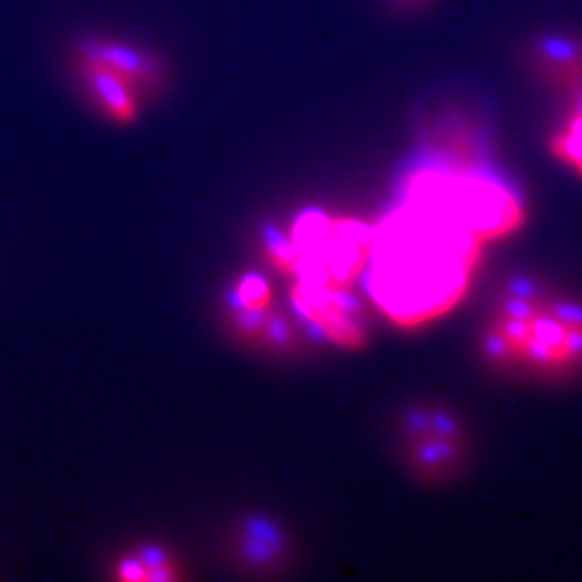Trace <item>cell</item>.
Here are the masks:
<instances>
[{
	"label": "cell",
	"mask_w": 582,
	"mask_h": 582,
	"mask_svg": "<svg viewBox=\"0 0 582 582\" xmlns=\"http://www.w3.org/2000/svg\"><path fill=\"white\" fill-rule=\"evenodd\" d=\"M115 576L119 580H126V582H147V570H145L143 561L138 559L136 554H132V557L121 559L115 565Z\"/></svg>",
	"instance_id": "13"
},
{
	"label": "cell",
	"mask_w": 582,
	"mask_h": 582,
	"mask_svg": "<svg viewBox=\"0 0 582 582\" xmlns=\"http://www.w3.org/2000/svg\"><path fill=\"white\" fill-rule=\"evenodd\" d=\"M266 257L270 259L272 266L289 276H296L298 272V255L296 248L291 244L289 235L270 233L266 238Z\"/></svg>",
	"instance_id": "12"
},
{
	"label": "cell",
	"mask_w": 582,
	"mask_h": 582,
	"mask_svg": "<svg viewBox=\"0 0 582 582\" xmlns=\"http://www.w3.org/2000/svg\"><path fill=\"white\" fill-rule=\"evenodd\" d=\"M348 287H328L296 279L291 285V304L317 332L345 350H360L367 343L365 328L360 326V309L345 291Z\"/></svg>",
	"instance_id": "5"
},
{
	"label": "cell",
	"mask_w": 582,
	"mask_h": 582,
	"mask_svg": "<svg viewBox=\"0 0 582 582\" xmlns=\"http://www.w3.org/2000/svg\"><path fill=\"white\" fill-rule=\"evenodd\" d=\"M483 354L496 365L570 371L582 363V307L535 283L514 281L490 315Z\"/></svg>",
	"instance_id": "2"
},
{
	"label": "cell",
	"mask_w": 582,
	"mask_h": 582,
	"mask_svg": "<svg viewBox=\"0 0 582 582\" xmlns=\"http://www.w3.org/2000/svg\"><path fill=\"white\" fill-rule=\"evenodd\" d=\"M76 57L89 59L108 67L121 80H126L143 100L160 95L166 85L164 63L154 52L108 37H85L76 48Z\"/></svg>",
	"instance_id": "7"
},
{
	"label": "cell",
	"mask_w": 582,
	"mask_h": 582,
	"mask_svg": "<svg viewBox=\"0 0 582 582\" xmlns=\"http://www.w3.org/2000/svg\"><path fill=\"white\" fill-rule=\"evenodd\" d=\"M408 453L419 477L447 479L464 460V434L447 412L414 410L406 421Z\"/></svg>",
	"instance_id": "6"
},
{
	"label": "cell",
	"mask_w": 582,
	"mask_h": 582,
	"mask_svg": "<svg viewBox=\"0 0 582 582\" xmlns=\"http://www.w3.org/2000/svg\"><path fill=\"white\" fill-rule=\"evenodd\" d=\"M76 74L87 93L93 97V102L100 106L110 121L119 123V126H130L138 119L141 97L115 72L95 61L76 57Z\"/></svg>",
	"instance_id": "8"
},
{
	"label": "cell",
	"mask_w": 582,
	"mask_h": 582,
	"mask_svg": "<svg viewBox=\"0 0 582 582\" xmlns=\"http://www.w3.org/2000/svg\"><path fill=\"white\" fill-rule=\"evenodd\" d=\"M289 240L298 255L296 279L348 287L367 268L373 227L356 218L304 212L291 227Z\"/></svg>",
	"instance_id": "4"
},
{
	"label": "cell",
	"mask_w": 582,
	"mask_h": 582,
	"mask_svg": "<svg viewBox=\"0 0 582 582\" xmlns=\"http://www.w3.org/2000/svg\"><path fill=\"white\" fill-rule=\"evenodd\" d=\"M404 190L447 207L481 242L503 238L524 223L516 194L485 173L423 166L408 175Z\"/></svg>",
	"instance_id": "3"
},
{
	"label": "cell",
	"mask_w": 582,
	"mask_h": 582,
	"mask_svg": "<svg viewBox=\"0 0 582 582\" xmlns=\"http://www.w3.org/2000/svg\"><path fill=\"white\" fill-rule=\"evenodd\" d=\"M552 151L554 156L576 166L582 173V87L578 89V102L570 121H567L565 128L552 138Z\"/></svg>",
	"instance_id": "9"
},
{
	"label": "cell",
	"mask_w": 582,
	"mask_h": 582,
	"mask_svg": "<svg viewBox=\"0 0 582 582\" xmlns=\"http://www.w3.org/2000/svg\"><path fill=\"white\" fill-rule=\"evenodd\" d=\"M136 557L143 561L147 570V582H171L179 580L182 574L177 572V563L173 554L160 544H145L136 550Z\"/></svg>",
	"instance_id": "11"
},
{
	"label": "cell",
	"mask_w": 582,
	"mask_h": 582,
	"mask_svg": "<svg viewBox=\"0 0 582 582\" xmlns=\"http://www.w3.org/2000/svg\"><path fill=\"white\" fill-rule=\"evenodd\" d=\"M231 307L240 309H251V311H261L272 307V291L266 279L259 274L248 272L240 276V281L235 283L231 296H229Z\"/></svg>",
	"instance_id": "10"
},
{
	"label": "cell",
	"mask_w": 582,
	"mask_h": 582,
	"mask_svg": "<svg viewBox=\"0 0 582 582\" xmlns=\"http://www.w3.org/2000/svg\"><path fill=\"white\" fill-rule=\"evenodd\" d=\"M481 240L434 199H404L373 227L367 287L399 326H421L451 311L473 279Z\"/></svg>",
	"instance_id": "1"
}]
</instances>
